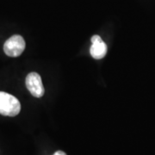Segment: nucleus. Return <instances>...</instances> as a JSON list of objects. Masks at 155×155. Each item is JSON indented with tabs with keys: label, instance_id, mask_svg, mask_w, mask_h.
<instances>
[{
	"label": "nucleus",
	"instance_id": "20e7f679",
	"mask_svg": "<svg viewBox=\"0 0 155 155\" xmlns=\"http://www.w3.org/2000/svg\"><path fill=\"white\" fill-rule=\"evenodd\" d=\"M91 47L90 49L91 55L96 60L103 59L107 54V45L99 35H93L91 37Z\"/></svg>",
	"mask_w": 155,
	"mask_h": 155
},
{
	"label": "nucleus",
	"instance_id": "f257e3e1",
	"mask_svg": "<svg viewBox=\"0 0 155 155\" xmlns=\"http://www.w3.org/2000/svg\"><path fill=\"white\" fill-rule=\"evenodd\" d=\"M21 110V104L16 97L0 91V114L6 116H16Z\"/></svg>",
	"mask_w": 155,
	"mask_h": 155
},
{
	"label": "nucleus",
	"instance_id": "39448f33",
	"mask_svg": "<svg viewBox=\"0 0 155 155\" xmlns=\"http://www.w3.org/2000/svg\"><path fill=\"white\" fill-rule=\"evenodd\" d=\"M53 155H67L66 153H64L63 151H57L56 153H54V154Z\"/></svg>",
	"mask_w": 155,
	"mask_h": 155
},
{
	"label": "nucleus",
	"instance_id": "7ed1b4c3",
	"mask_svg": "<svg viewBox=\"0 0 155 155\" xmlns=\"http://www.w3.org/2000/svg\"><path fill=\"white\" fill-rule=\"evenodd\" d=\"M26 86L28 91L35 97H41L45 93V89L41 78L37 72H30L26 77Z\"/></svg>",
	"mask_w": 155,
	"mask_h": 155
},
{
	"label": "nucleus",
	"instance_id": "f03ea898",
	"mask_svg": "<svg viewBox=\"0 0 155 155\" xmlns=\"http://www.w3.org/2000/svg\"><path fill=\"white\" fill-rule=\"evenodd\" d=\"M25 41L21 35H15L8 39L4 45V51L10 57H18L25 49Z\"/></svg>",
	"mask_w": 155,
	"mask_h": 155
}]
</instances>
